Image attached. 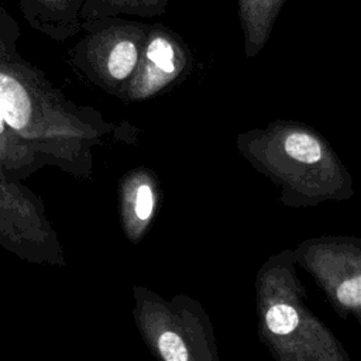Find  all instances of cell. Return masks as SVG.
<instances>
[{
  "instance_id": "7a4b0ae2",
  "label": "cell",
  "mask_w": 361,
  "mask_h": 361,
  "mask_svg": "<svg viewBox=\"0 0 361 361\" xmlns=\"http://www.w3.org/2000/svg\"><path fill=\"white\" fill-rule=\"evenodd\" d=\"M244 38L247 58L257 54L268 42L285 0H234Z\"/></svg>"
},
{
  "instance_id": "52a82bcc",
  "label": "cell",
  "mask_w": 361,
  "mask_h": 361,
  "mask_svg": "<svg viewBox=\"0 0 361 361\" xmlns=\"http://www.w3.org/2000/svg\"><path fill=\"white\" fill-rule=\"evenodd\" d=\"M158 348L165 361H188V350L176 333H162L158 340Z\"/></svg>"
},
{
  "instance_id": "8992f818",
  "label": "cell",
  "mask_w": 361,
  "mask_h": 361,
  "mask_svg": "<svg viewBox=\"0 0 361 361\" xmlns=\"http://www.w3.org/2000/svg\"><path fill=\"white\" fill-rule=\"evenodd\" d=\"M265 323L267 327L275 334H289L298 327L299 316L292 306L276 303L268 309Z\"/></svg>"
},
{
  "instance_id": "30bf717a",
  "label": "cell",
  "mask_w": 361,
  "mask_h": 361,
  "mask_svg": "<svg viewBox=\"0 0 361 361\" xmlns=\"http://www.w3.org/2000/svg\"><path fill=\"white\" fill-rule=\"evenodd\" d=\"M4 123H6V121H4V117H3V114L0 113V133L4 130Z\"/></svg>"
},
{
  "instance_id": "3957f363",
  "label": "cell",
  "mask_w": 361,
  "mask_h": 361,
  "mask_svg": "<svg viewBox=\"0 0 361 361\" xmlns=\"http://www.w3.org/2000/svg\"><path fill=\"white\" fill-rule=\"evenodd\" d=\"M0 113L16 130L24 128L31 116V103L24 87L6 73H0Z\"/></svg>"
},
{
  "instance_id": "ba28073f",
  "label": "cell",
  "mask_w": 361,
  "mask_h": 361,
  "mask_svg": "<svg viewBox=\"0 0 361 361\" xmlns=\"http://www.w3.org/2000/svg\"><path fill=\"white\" fill-rule=\"evenodd\" d=\"M337 299L345 306H361V276L341 282L337 288Z\"/></svg>"
},
{
  "instance_id": "277c9868",
  "label": "cell",
  "mask_w": 361,
  "mask_h": 361,
  "mask_svg": "<svg viewBox=\"0 0 361 361\" xmlns=\"http://www.w3.org/2000/svg\"><path fill=\"white\" fill-rule=\"evenodd\" d=\"M281 142L285 154L302 164H316L324 154L320 140L300 127H285Z\"/></svg>"
},
{
  "instance_id": "9c48e42d",
  "label": "cell",
  "mask_w": 361,
  "mask_h": 361,
  "mask_svg": "<svg viewBox=\"0 0 361 361\" xmlns=\"http://www.w3.org/2000/svg\"><path fill=\"white\" fill-rule=\"evenodd\" d=\"M154 209V195L148 185H141L135 197V214L141 220H147Z\"/></svg>"
},
{
  "instance_id": "6da1fadb",
  "label": "cell",
  "mask_w": 361,
  "mask_h": 361,
  "mask_svg": "<svg viewBox=\"0 0 361 361\" xmlns=\"http://www.w3.org/2000/svg\"><path fill=\"white\" fill-rule=\"evenodd\" d=\"M145 69L141 82L144 94L155 93L186 78L192 68L188 45L173 32L162 30L149 37L145 48Z\"/></svg>"
},
{
  "instance_id": "5b68a950",
  "label": "cell",
  "mask_w": 361,
  "mask_h": 361,
  "mask_svg": "<svg viewBox=\"0 0 361 361\" xmlns=\"http://www.w3.org/2000/svg\"><path fill=\"white\" fill-rule=\"evenodd\" d=\"M140 58L138 45L133 39L118 41L110 51L107 59L109 73L114 79H127L135 69Z\"/></svg>"
}]
</instances>
